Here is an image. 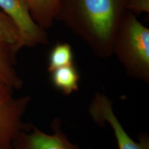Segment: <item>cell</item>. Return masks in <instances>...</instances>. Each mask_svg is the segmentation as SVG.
<instances>
[{"mask_svg":"<svg viewBox=\"0 0 149 149\" xmlns=\"http://www.w3.org/2000/svg\"><path fill=\"white\" fill-rule=\"evenodd\" d=\"M128 0H59L56 20L79 37L96 57L113 55V44Z\"/></svg>","mask_w":149,"mask_h":149,"instance_id":"obj_1","label":"cell"},{"mask_svg":"<svg viewBox=\"0 0 149 149\" xmlns=\"http://www.w3.org/2000/svg\"><path fill=\"white\" fill-rule=\"evenodd\" d=\"M113 55L129 77L149 83V29L128 10L117 29Z\"/></svg>","mask_w":149,"mask_h":149,"instance_id":"obj_2","label":"cell"},{"mask_svg":"<svg viewBox=\"0 0 149 149\" xmlns=\"http://www.w3.org/2000/svg\"><path fill=\"white\" fill-rule=\"evenodd\" d=\"M33 19L46 31L56 20L59 0H26Z\"/></svg>","mask_w":149,"mask_h":149,"instance_id":"obj_8","label":"cell"},{"mask_svg":"<svg viewBox=\"0 0 149 149\" xmlns=\"http://www.w3.org/2000/svg\"><path fill=\"white\" fill-rule=\"evenodd\" d=\"M126 9L135 15L149 13V0H128Z\"/></svg>","mask_w":149,"mask_h":149,"instance_id":"obj_12","label":"cell"},{"mask_svg":"<svg viewBox=\"0 0 149 149\" xmlns=\"http://www.w3.org/2000/svg\"><path fill=\"white\" fill-rule=\"evenodd\" d=\"M51 74L52 84L65 95H70L79 89L80 76L74 64L54 70Z\"/></svg>","mask_w":149,"mask_h":149,"instance_id":"obj_9","label":"cell"},{"mask_svg":"<svg viewBox=\"0 0 149 149\" xmlns=\"http://www.w3.org/2000/svg\"><path fill=\"white\" fill-rule=\"evenodd\" d=\"M14 46L0 40V88H21L22 81L15 70Z\"/></svg>","mask_w":149,"mask_h":149,"instance_id":"obj_7","label":"cell"},{"mask_svg":"<svg viewBox=\"0 0 149 149\" xmlns=\"http://www.w3.org/2000/svg\"><path fill=\"white\" fill-rule=\"evenodd\" d=\"M91 119L96 124H107L114 133L118 149H149V138L146 134L139 136L138 141L133 140L117 119L113 107V102L104 93L96 92L88 107Z\"/></svg>","mask_w":149,"mask_h":149,"instance_id":"obj_4","label":"cell"},{"mask_svg":"<svg viewBox=\"0 0 149 149\" xmlns=\"http://www.w3.org/2000/svg\"><path fill=\"white\" fill-rule=\"evenodd\" d=\"M74 64V54L69 44L57 43L53 46L48 57V71Z\"/></svg>","mask_w":149,"mask_h":149,"instance_id":"obj_10","label":"cell"},{"mask_svg":"<svg viewBox=\"0 0 149 149\" xmlns=\"http://www.w3.org/2000/svg\"><path fill=\"white\" fill-rule=\"evenodd\" d=\"M18 40V31L14 23L6 15L0 11V40L13 46L15 48Z\"/></svg>","mask_w":149,"mask_h":149,"instance_id":"obj_11","label":"cell"},{"mask_svg":"<svg viewBox=\"0 0 149 149\" xmlns=\"http://www.w3.org/2000/svg\"><path fill=\"white\" fill-rule=\"evenodd\" d=\"M13 90L0 88V149H13L15 139L23 130L22 116L30 97L15 98Z\"/></svg>","mask_w":149,"mask_h":149,"instance_id":"obj_5","label":"cell"},{"mask_svg":"<svg viewBox=\"0 0 149 149\" xmlns=\"http://www.w3.org/2000/svg\"><path fill=\"white\" fill-rule=\"evenodd\" d=\"M61 126L59 119H55L51 123V133L29 126L26 131L22 130L15 139L13 149H83L68 139Z\"/></svg>","mask_w":149,"mask_h":149,"instance_id":"obj_6","label":"cell"},{"mask_svg":"<svg viewBox=\"0 0 149 149\" xmlns=\"http://www.w3.org/2000/svg\"><path fill=\"white\" fill-rule=\"evenodd\" d=\"M0 8L12 20L19 34L16 53L23 47L44 45L48 42L46 31L33 19L26 0H0Z\"/></svg>","mask_w":149,"mask_h":149,"instance_id":"obj_3","label":"cell"}]
</instances>
